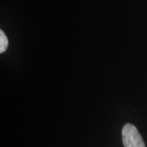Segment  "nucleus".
I'll use <instances>...</instances> for the list:
<instances>
[{
    "label": "nucleus",
    "instance_id": "f257e3e1",
    "mask_svg": "<svg viewBox=\"0 0 147 147\" xmlns=\"http://www.w3.org/2000/svg\"><path fill=\"white\" fill-rule=\"evenodd\" d=\"M122 139L124 147H146L141 134L131 123H126L123 126Z\"/></svg>",
    "mask_w": 147,
    "mask_h": 147
},
{
    "label": "nucleus",
    "instance_id": "f03ea898",
    "mask_svg": "<svg viewBox=\"0 0 147 147\" xmlns=\"http://www.w3.org/2000/svg\"><path fill=\"white\" fill-rule=\"evenodd\" d=\"M8 47L7 38L2 30H0V53H3Z\"/></svg>",
    "mask_w": 147,
    "mask_h": 147
}]
</instances>
